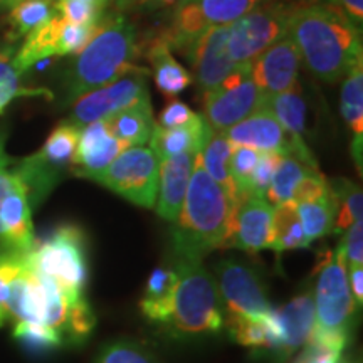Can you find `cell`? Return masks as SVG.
<instances>
[{"label":"cell","instance_id":"816d5d0a","mask_svg":"<svg viewBox=\"0 0 363 363\" xmlns=\"http://www.w3.org/2000/svg\"><path fill=\"white\" fill-rule=\"evenodd\" d=\"M13 160L6 153V133L0 131V170L7 169L9 165H12Z\"/></svg>","mask_w":363,"mask_h":363},{"label":"cell","instance_id":"f1b7e54d","mask_svg":"<svg viewBox=\"0 0 363 363\" xmlns=\"http://www.w3.org/2000/svg\"><path fill=\"white\" fill-rule=\"evenodd\" d=\"M311 172H318V167L308 165L306 162H303L301 158L294 155H283L278 169H276L269 182L264 199L272 207L284 202H291L298 184L306 175H310Z\"/></svg>","mask_w":363,"mask_h":363},{"label":"cell","instance_id":"9c48e42d","mask_svg":"<svg viewBox=\"0 0 363 363\" xmlns=\"http://www.w3.org/2000/svg\"><path fill=\"white\" fill-rule=\"evenodd\" d=\"M264 103L252 81L251 67H235L219 86L203 93V120L214 131H225L257 111Z\"/></svg>","mask_w":363,"mask_h":363},{"label":"cell","instance_id":"ab89813d","mask_svg":"<svg viewBox=\"0 0 363 363\" xmlns=\"http://www.w3.org/2000/svg\"><path fill=\"white\" fill-rule=\"evenodd\" d=\"M98 363H157L142 345L135 342H115L108 345L99 355Z\"/></svg>","mask_w":363,"mask_h":363},{"label":"cell","instance_id":"db71d44e","mask_svg":"<svg viewBox=\"0 0 363 363\" xmlns=\"http://www.w3.org/2000/svg\"><path fill=\"white\" fill-rule=\"evenodd\" d=\"M313 2H315V0H306L305 4H313Z\"/></svg>","mask_w":363,"mask_h":363},{"label":"cell","instance_id":"ee69618b","mask_svg":"<svg viewBox=\"0 0 363 363\" xmlns=\"http://www.w3.org/2000/svg\"><path fill=\"white\" fill-rule=\"evenodd\" d=\"M342 244L347 257V269L363 267V224L362 220L353 222L345 233Z\"/></svg>","mask_w":363,"mask_h":363},{"label":"cell","instance_id":"f907efd6","mask_svg":"<svg viewBox=\"0 0 363 363\" xmlns=\"http://www.w3.org/2000/svg\"><path fill=\"white\" fill-rule=\"evenodd\" d=\"M9 281L0 276V326L6 325V321L9 320Z\"/></svg>","mask_w":363,"mask_h":363},{"label":"cell","instance_id":"8fae6325","mask_svg":"<svg viewBox=\"0 0 363 363\" xmlns=\"http://www.w3.org/2000/svg\"><path fill=\"white\" fill-rule=\"evenodd\" d=\"M222 133L234 147H249L261 153L276 152L281 155H294L306 162L308 165L316 167L315 158L306 148L305 142L293 140L286 133L276 116L266 106H261L252 115L244 118L238 125L230 126Z\"/></svg>","mask_w":363,"mask_h":363},{"label":"cell","instance_id":"d590c367","mask_svg":"<svg viewBox=\"0 0 363 363\" xmlns=\"http://www.w3.org/2000/svg\"><path fill=\"white\" fill-rule=\"evenodd\" d=\"M13 337L29 350L35 352L54 350L62 343V337L57 330L33 321H17L13 326Z\"/></svg>","mask_w":363,"mask_h":363},{"label":"cell","instance_id":"484cf974","mask_svg":"<svg viewBox=\"0 0 363 363\" xmlns=\"http://www.w3.org/2000/svg\"><path fill=\"white\" fill-rule=\"evenodd\" d=\"M233 148L234 145L227 140V136L222 131L212 130L199 157H201L203 169L211 175V179L216 180L234 202H238V192H235L229 167Z\"/></svg>","mask_w":363,"mask_h":363},{"label":"cell","instance_id":"836d02e7","mask_svg":"<svg viewBox=\"0 0 363 363\" xmlns=\"http://www.w3.org/2000/svg\"><path fill=\"white\" fill-rule=\"evenodd\" d=\"M54 16H56L54 0H21L16 7H12L9 19L17 35H26L48 24Z\"/></svg>","mask_w":363,"mask_h":363},{"label":"cell","instance_id":"8d00e7d4","mask_svg":"<svg viewBox=\"0 0 363 363\" xmlns=\"http://www.w3.org/2000/svg\"><path fill=\"white\" fill-rule=\"evenodd\" d=\"M261 152L249 147H234L233 153H230V177H233L235 192H238V199L240 195L249 194V180L256 163L259 160Z\"/></svg>","mask_w":363,"mask_h":363},{"label":"cell","instance_id":"4316f807","mask_svg":"<svg viewBox=\"0 0 363 363\" xmlns=\"http://www.w3.org/2000/svg\"><path fill=\"white\" fill-rule=\"evenodd\" d=\"M262 106H266L276 116L283 130L293 140H303L306 125V104L301 96L299 84L283 93L264 96Z\"/></svg>","mask_w":363,"mask_h":363},{"label":"cell","instance_id":"60d3db41","mask_svg":"<svg viewBox=\"0 0 363 363\" xmlns=\"http://www.w3.org/2000/svg\"><path fill=\"white\" fill-rule=\"evenodd\" d=\"M94 328V315L84 296L76 299L69 305V316H67L66 333L71 340H84Z\"/></svg>","mask_w":363,"mask_h":363},{"label":"cell","instance_id":"681fc988","mask_svg":"<svg viewBox=\"0 0 363 363\" xmlns=\"http://www.w3.org/2000/svg\"><path fill=\"white\" fill-rule=\"evenodd\" d=\"M158 0H115V7L116 12H128V11H135V9H143V7H150L155 9Z\"/></svg>","mask_w":363,"mask_h":363},{"label":"cell","instance_id":"52a82bcc","mask_svg":"<svg viewBox=\"0 0 363 363\" xmlns=\"http://www.w3.org/2000/svg\"><path fill=\"white\" fill-rule=\"evenodd\" d=\"M313 305H315V328L350 337V326L357 305L348 284L347 257H345L342 240L337 251L326 252L323 262L320 264Z\"/></svg>","mask_w":363,"mask_h":363},{"label":"cell","instance_id":"8992f818","mask_svg":"<svg viewBox=\"0 0 363 363\" xmlns=\"http://www.w3.org/2000/svg\"><path fill=\"white\" fill-rule=\"evenodd\" d=\"M298 4L262 2L229 26L227 51L238 67H251L259 54L288 34Z\"/></svg>","mask_w":363,"mask_h":363},{"label":"cell","instance_id":"7c38bea8","mask_svg":"<svg viewBox=\"0 0 363 363\" xmlns=\"http://www.w3.org/2000/svg\"><path fill=\"white\" fill-rule=\"evenodd\" d=\"M217 289L222 294L227 313L262 316L272 308L267 301L264 286L251 267L225 259L216 266Z\"/></svg>","mask_w":363,"mask_h":363},{"label":"cell","instance_id":"f546056e","mask_svg":"<svg viewBox=\"0 0 363 363\" xmlns=\"http://www.w3.org/2000/svg\"><path fill=\"white\" fill-rule=\"evenodd\" d=\"M310 247L301 220H299L296 203L284 202L272 208V244L271 249L276 252H284L289 249Z\"/></svg>","mask_w":363,"mask_h":363},{"label":"cell","instance_id":"6da1fadb","mask_svg":"<svg viewBox=\"0 0 363 363\" xmlns=\"http://www.w3.org/2000/svg\"><path fill=\"white\" fill-rule=\"evenodd\" d=\"M288 34L306 69L323 83H338L362 62V30L328 2L298 4Z\"/></svg>","mask_w":363,"mask_h":363},{"label":"cell","instance_id":"30bf717a","mask_svg":"<svg viewBox=\"0 0 363 363\" xmlns=\"http://www.w3.org/2000/svg\"><path fill=\"white\" fill-rule=\"evenodd\" d=\"M147 74V69L131 72L110 84L83 94L76 99L67 121L83 128L93 121L106 120L113 113L125 110L131 104L150 99Z\"/></svg>","mask_w":363,"mask_h":363},{"label":"cell","instance_id":"ffe728a7","mask_svg":"<svg viewBox=\"0 0 363 363\" xmlns=\"http://www.w3.org/2000/svg\"><path fill=\"white\" fill-rule=\"evenodd\" d=\"M227 328L235 342L247 348H266L279 353L283 333L276 311L271 310L262 316H246L239 313L227 315Z\"/></svg>","mask_w":363,"mask_h":363},{"label":"cell","instance_id":"3957f363","mask_svg":"<svg viewBox=\"0 0 363 363\" xmlns=\"http://www.w3.org/2000/svg\"><path fill=\"white\" fill-rule=\"evenodd\" d=\"M138 52L136 33L121 12L103 13L93 38L76 54L67 74V98L78 99L142 67L131 65Z\"/></svg>","mask_w":363,"mask_h":363},{"label":"cell","instance_id":"e575fe53","mask_svg":"<svg viewBox=\"0 0 363 363\" xmlns=\"http://www.w3.org/2000/svg\"><path fill=\"white\" fill-rule=\"evenodd\" d=\"M330 187L333 190L335 197H337V202H338L335 229L347 230L353 222L362 220V212H363L362 189L347 179L335 180V184L330 185Z\"/></svg>","mask_w":363,"mask_h":363},{"label":"cell","instance_id":"ac0fdd59","mask_svg":"<svg viewBox=\"0 0 363 363\" xmlns=\"http://www.w3.org/2000/svg\"><path fill=\"white\" fill-rule=\"evenodd\" d=\"M195 155L197 153H184V155L160 160L155 208L162 219L175 222L179 217L185 195H187Z\"/></svg>","mask_w":363,"mask_h":363},{"label":"cell","instance_id":"f6af8a7d","mask_svg":"<svg viewBox=\"0 0 363 363\" xmlns=\"http://www.w3.org/2000/svg\"><path fill=\"white\" fill-rule=\"evenodd\" d=\"M342 357V350L328 347V345L308 340L305 350L296 358L294 363H338Z\"/></svg>","mask_w":363,"mask_h":363},{"label":"cell","instance_id":"b9f144b4","mask_svg":"<svg viewBox=\"0 0 363 363\" xmlns=\"http://www.w3.org/2000/svg\"><path fill=\"white\" fill-rule=\"evenodd\" d=\"M281 157L283 155L276 152L261 153L259 160L256 163V169H254L251 175V180H249V194L264 197L272 175H274L276 169H278Z\"/></svg>","mask_w":363,"mask_h":363},{"label":"cell","instance_id":"4dcf8cb0","mask_svg":"<svg viewBox=\"0 0 363 363\" xmlns=\"http://www.w3.org/2000/svg\"><path fill=\"white\" fill-rule=\"evenodd\" d=\"M340 110L345 123L350 126L353 138H363V62L353 66L345 76Z\"/></svg>","mask_w":363,"mask_h":363},{"label":"cell","instance_id":"277c9868","mask_svg":"<svg viewBox=\"0 0 363 363\" xmlns=\"http://www.w3.org/2000/svg\"><path fill=\"white\" fill-rule=\"evenodd\" d=\"M177 286L167 323L175 337H199L220 331L224 326L222 301L216 281L201 259L175 257Z\"/></svg>","mask_w":363,"mask_h":363},{"label":"cell","instance_id":"4fadbf2b","mask_svg":"<svg viewBox=\"0 0 363 363\" xmlns=\"http://www.w3.org/2000/svg\"><path fill=\"white\" fill-rule=\"evenodd\" d=\"M272 207L264 197L254 194L240 195L235 202L233 227L222 247L246 252H259L272 244Z\"/></svg>","mask_w":363,"mask_h":363},{"label":"cell","instance_id":"bcb514c9","mask_svg":"<svg viewBox=\"0 0 363 363\" xmlns=\"http://www.w3.org/2000/svg\"><path fill=\"white\" fill-rule=\"evenodd\" d=\"M325 2L337 6L347 13L357 29L362 30L363 26V0H325Z\"/></svg>","mask_w":363,"mask_h":363},{"label":"cell","instance_id":"cb8c5ba5","mask_svg":"<svg viewBox=\"0 0 363 363\" xmlns=\"http://www.w3.org/2000/svg\"><path fill=\"white\" fill-rule=\"evenodd\" d=\"M177 286L175 267H157L150 274L145 294L140 301V310L147 320L157 325H165L170 316L172 298Z\"/></svg>","mask_w":363,"mask_h":363},{"label":"cell","instance_id":"1f68e13d","mask_svg":"<svg viewBox=\"0 0 363 363\" xmlns=\"http://www.w3.org/2000/svg\"><path fill=\"white\" fill-rule=\"evenodd\" d=\"M48 93L45 89H29L22 86V72L13 62V51L11 48H0V115L13 99Z\"/></svg>","mask_w":363,"mask_h":363},{"label":"cell","instance_id":"603a6c76","mask_svg":"<svg viewBox=\"0 0 363 363\" xmlns=\"http://www.w3.org/2000/svg\"><path fill=\"white\" fill-rule=\"evenodd\" d=\"M103 121L111 135L126 147H142L148 143L152 131L155 128V118H153L150 99H143L125 110L113 113Z\"/></svg>","mask_w":363,"mask_h":363},{"label":"cell","instance_id":"9a60e30c","mask_svg":"<svg viewBox=\"0 0 363 363\" xmlns=\"http://www.w3.org/2000/svg\"><path fill=\"white\" fill-rule=\"evenodd\" d=\"M299 66L301 59L296 45L291 35L286 34L254 59L251 76L264 96H272L298 86Z\"/></svg>","mask_w":363,"mask_h":363},{"label":"cell","instance_id":"ba28073f","mask_svg":"<svg viewBox=\"0 0 363 363\" xmlns=\"http://www.w3.org/2000/svg\"><path fill=\"white\" fill-rule=\"evenodd\" d=\"M160 158L152 148L128 147L98 177L104 185L135 206L153 208L157 202Z\"/></svg>","mask_w":363,"mask_h":363},{"label":"cell","instance_id":"5bb4252c","mask_svg":"<svg viewBox=\"0 0 363 363\" xmlns=\"http://www.w3.org/2000/svg\"><path fill=\"white\" fill-rule=\"evenodd\" d=\"M227 35L229 26L208 27L184 54L192 66L195 83L202 93L219 86L238 67L227 51Z\"/></svg>","mask_w":363,"mask_h":363},{"label":"cell","instance_id":"2e32d148","mask_svg":"<svg viewBox=\"0 0 363 363\" xmlns=\"http://www.w3.org/2000/svg\"><path fill=\"white\" fill-rule=\"evenodd\" d=\"M34 244L29 190L21 177L0 203V246L4 251L27 254Z\"/></svg>","mask_w":363,"mask_h":363},{"label":"cell","instance_id":"f35d334b","mask_svg":"<svg viewBox=\"0 0 363 363\" xmlns=\"http://www.w3.org/2000/svg\"><path fill=\"white\" fill-rule=\"evenodd\" d=\"M61 17V16H59ZM98 24L93 26H79L67 22L61 17V26H59V48L57 56H69V54H79L88 40L93 38Z\"/></svg>","mask_w":363,"mask_h":363},{"label":"cell","instance_id":"f5cc1de1","mask_svg":"<svg viewBox=\"0 0 363 363\" xmlns=\"http://www.w3.org/2000/svg\"><path fill=\"white\" fill-rule=\"evenodd\" d=\"M88 2H91V4H94V6L96 7H99V9H106L108 6H110L111 4V0H88Z\"/></svg>","mask_w":363,"mask_h":363},{"label":"cell","instance_id":"83f0119b","mask_svg":"<svg viewBox=\"0 0 363 363\" xmlns=\"http://www.w3.org/2000/svg\"><path fill=\"white\" fill-rule=\"evenodd\" d=\"M296 211L301 220L303 233H305L308 242L315 239H321L335 230V220H337L338 202L333 190L316 201H308L296 203Z\"/></svg>","mask_w":363,"mask_h":363},{"label":"cell","instance_id":"c3c4849f","mask_svg":"<svg viewBox=\"0 0 363 363\" xmlns=\"http://www.w3.org/2000/svg\"><path fill=\"white\" fill-rule=\"evenodd\" d=\"M19 180H21V174L17 172L16 167H13L12 170L9 169L0 170V203H2L4 197L9 194V190H11Z\"/></svg>","mask_w":363,"mask_h":363},{"label":"cell","instance_id":"7dc6e473","mask_svg":"<svg viewBox=\"0 0 363 363\" xmlns=\"http://www.w3.org/2000/svg\"><path fill=\"white\" fill-rule=\"evenodd\" d=\"M348 284H350V291L353 301L358 308H362L363 303V267H355V269H348Z\"/></svg>","mask_w":363,"mask_h":363},{"label":"cell","instance_id":"74e56055","mask_svg":"<svg viewBox=\"0 0 363 363\" xmlns=\"http://www.w3.org/2000/svg\"><path fill=\"white\" fill-rule=\"evenodd\" d=\"M54 9L57 16L72 24L93 26L98 24L104 11L88 2V0H54Z\"/></svg>","mask_w":363,"mask_h":363},{"label":"cell","instance_id":"e0dca14e","mask_svg":"<svg viewBox=\"0 0 363 363\" xmlns=\"http://www.w3.org/2000/svg\"><path fill=\"white\" fill-rule=\"evenodd\" d=\"M125 148L128 147L111 135L103 120L83 126L72 165L76 167V175L96 182Z\"/></svg>","mask_w":363,"mask_h":363},{"label":"cell","instance_id":"7a4b0ae2","mask_svg":"<svg viewBox=\"0 0 363 363\" xmlns=\"http://www.w3.org/2000/svg\"><path fill=\"white\" fill-rule=\"evenodd\" d=\"M235 202L211 179L199 153L195 155L184 206L172 229L175 257L201 259L224 246L233 227Z\"/></svg>","mask_w":363,"mask_h":363},{"label":"cell","instance_id":"d4e9b609","mask_svg":"<svg viewBox=\"0 0 363 363\" xmlns=\"http://www.w3.org/2000/svg\"><path fill=\"white\" fill-rule=\"evenodd\" d=\"M59 26H61V17L54 16L48 24L38 27L33 33L27 34V39L22 48L13 54V62L22 74L33 67L35 62L44 61V59L57 56L59 48Z\"/></svg>","mask_w":363,"mask_h":363},{"label":"cell","instance_id":"5b68a950","mask_svg":"<svg viewBox=\"0 0 363 363\" xmlns=\"http://www.w3.org/2000/svg\"><path fill=\"white\" fill-rule=\"evenodd\" d=\"M86 234L74 224H61L26 254L27 264L65 289L69 301L83 298L88 279Z\"/></svg>","mask_w":363,"mask_h":363},{"label":"cell","instance_id":"d6a6232c","mask_svg":"<svg viewBox=\"0 0 363 363\" xmlns=\"http://www.w3.org/2000/svg\"><path fill=\"white\" fill-rule=\"evenodd\" d=\"M208 27L230 26L259 4V0H194Z\"/></svg>","mask_w":363,"mask_h":363},{"label":"cell","instance_id":"44dd1931","mask_svg":"<svg viewBox=\"0 0 363 363\" xmlns=\"http://www.w3.org/2000/svg\"><path fill=\"white\" fill-rule=\"evenodd\" d=\"M274 311L283 333L279 353L288 357L299 347H305L311 337L315 326V305L311 294H299L288 305Z\"/></svg>","mask_w":363,"mask_h":363},{"label":"cell","instance_id":"7bdbcfd3","mask_svg":"<svg viewBox=\"0 0 363 363\" xmlns=\"http://www.w3.org/2000/svg\"><path fill=\"white\" fill-rule=\"evenodd\" d=\"M201 118L202 115L190 110V106H187V104L179 101V99H174L158 115L157 125L160 128H180V126L197 123Z\"/></svg>","mask_w":363,"mask_h":363},{"label":"cell","instance_id":"d6986e66","mask_svg":"<svg viewBox=\"0 0 363 363\" xmlns=\"http://www.w3.org/2000/svg\"><path fill=\"white\" fill-rule=\"evenodd\" d=\"M143 54L153 67V79L157 89L165 96H177L192 84L190 72L172 56L163 30L145 39Z\"/></svg>","mask_w":363,"mask_h":363},{"label":"cell","instance_id":"11a10c76","mask_svg":"<svg viewBox=\"0 0 363 363\" xmlns=\"http://www.w3.org/2000/svg\"><path fill=\"white\" fill-rule=\"evenodd\" d=\"M262 2H276V0H262Z\"/></svg>","mask_w":363,"mask_h":363},{"label":"cell","instance_id":"7402d4cb","mask_svg":"<svg viewBox=\"0 0 363 363\" xmlns=\"http://www.w3.org/2000/svg\"><path fill=\"white\" fill-rule=\"evenodd\" d=\"M211 133L212 128L203 120V116L197 123L180 126V128H160L155 123L150 136V147L160 160L184 153H201Z\"/></svg>","mask_w":363,"mask_h":363}]
</instances>
